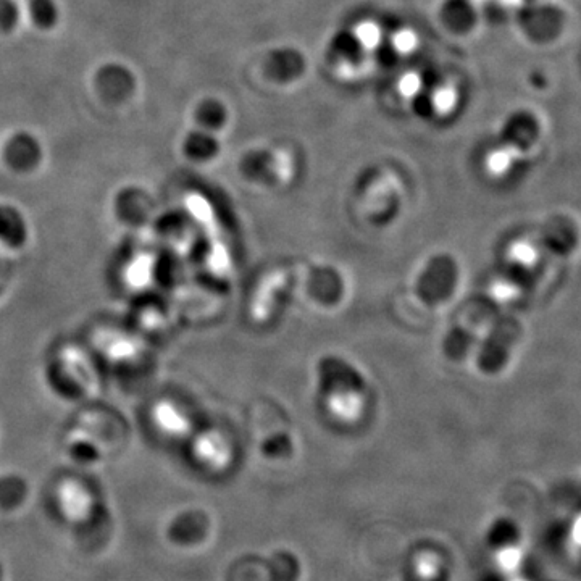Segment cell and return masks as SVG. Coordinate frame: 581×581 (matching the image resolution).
Here are the masks:
<instances>
[{
  "mask_svg": "<svg viewBox=\"0 0 581 581\" xmlns=\"http://www.w3.org/2000/svg\"><path fill=\"white\" fill-rule=\"evenodd\" d=\"M96 86L105 101L122 102L133 94L136 78L125 65L107 63L97 72Z\"/></svg>",
  "mask_w": 581,
  "mask_h": 581,
  "instance_id": "1",
  "label": "cell"
},
{
  "mask_svg": "<svg viewBox=\"0 0 581 581\" xmlns=\"http://www.w3.org/2000/svg\"><path fill=\"white\" fill-rule=\"evenodd\" d=\"M30 13L39 30H52L59 23V7L55 0H30Z\"/></svg>",
  "mask_w": 581,
  "mask_h": 581,
  "instance_id": "2",
  "label": "cell"
},
{
  "mask_svg": "<svg viewBox=\"0 0 581 581\" xmlns=\"http://www.w3.org/2000/svg\"><path fill=\"white\" fill-rule=\"evenodd\" d=\"M197 118L207 128H218V126H222L225 123L226 110L222 102L215 101V99H207V101L199 105Z\"/></svg>",
  "mask_w": 581,
  "mask_h": 581,
  "instance_id": "3",
  "label": "cell"
},
{
  "mask_svg": "<svg viewBox=\"0 0 581 581\" xmlns=\"http://www.w3.org/2000/svg\"><path fill=\"white\" fill-rule=\"evenodd\" d=\"M38 146L28 134H18L10 141L9 155L15 162H31L36 159Z\"/></svg>",
  "mask_w": 581,
  "mask_h": 581,
  "instance_id": "4",
  "label": "cell"
},
{
  "mask_svg": "<svg viewBox=\"0 0 581 581\" xmlns=\"http://www.w3.org/2000/svg\"><path fill=\"white\" fill-rule=\"evenodd\" d=\"M20 21V7L15 0H0V33L15 31Z\"/></svg>",
  "mask_w": 581,
  "mask_h": 581,
  "instance_id": "5",
  "label": "cell"
},
{
  "mask_svg": "<svg viewBox=\"0 0 581 581\" xmlns=\"http://www.w3.org/2000/svg\"><path fill=\"white\" fill-rule=\"evenodd\" d=\"M188 151L196 157H209L214 154V139L207 133H193L188 139Z\"/></svg>",
  "mask_w": 581,
  "mask_h": 581,
  "instance_id": "6",
  "label": "cell"
}]
</instances>
